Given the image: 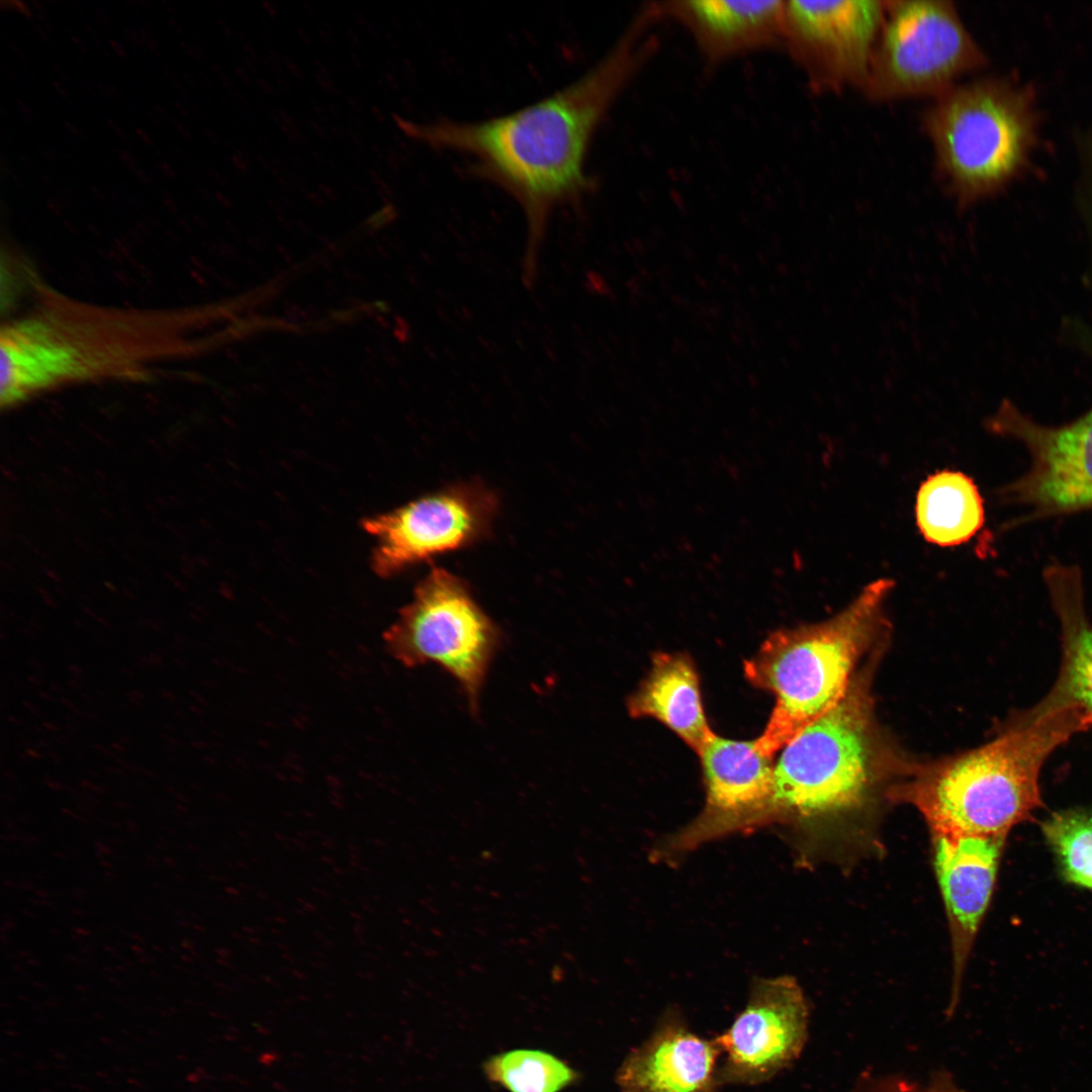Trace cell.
I'll return each mask as SVG.
<instances>
[{
  "instance_id": "3957f363",
  "label": "cell",
  "mask_w": 1092,
  "mask_h": 1092,
  "mask_svg": "<svg viewBox=\"0 0 1092 1092\" xmlns=\"http://www.w3.org/2000/svg\"><path fill=\"white\" fill-rule=\"evenodd\" d=\"M1091 727L1092 718L1073 708L1025 723L1006 720L983 745L913 762L888 798L914 806L930 832L1005 837L1042 806L1039 775L1049 756Z\"/></svg>"
},
{
  "instance_id": "603a6c76",
  "label": "cell",
  "mask_w": 1092,
  "mask_h": 1092,
  "mask_svg": "<svg viewBox=\"0 0 1092 1092\" xmlns=\"http://www.w3.org/2000/svg\"><path fill=\"white\" fill-rule=\"evenodd\" d=\"M929 1092H961L946 1079H939L934 1083Z\"/></svg>"
},
{
  "instance_id": "52a82bcc",
  "label": "cell",
  "mask_w": 1092,
  "mask_h": 1092,
  "mask_svg": "<svg viewBox=\"0 0 1092 1092\" xmlns=\"http://www.w3.org/2000/svg\"><path fill=\"white\" fill-rule=\"evenodd\" d=\"M986 65L952 2L887 1L862 91L875 101L936 97Z\"/></svg>"
},
{
  "instance_id": "ffe728a7",
  "label": "cell",
  "mask_w": 1092,
  "mask_h": 1092,
  "mask_svg": "<svg viewBox=\"0 0 1092 1092\" xmlns=\"http://www.w3.org/2000/svg\"><path fill=\"white\" fill-rule=\"evenodd\" d=\"M486 1078L509 1092H561L579 1074L551 1053L515 1049L491 1056L483 1063Z\"/></svg>"
},
{
  "instance_id": "9a60e30c",
  "label": "cell",
  "mask_w": 1092,
  "mask_h": 1092,
  "mask_svg": "<svg viewBox=\"0 0 1092 1092\" xmlns=\"http://www.w3.org/2000/svg\"><path fill=\"white\" fill-rule=\"evenodd\" d=\"M721 1056L715 1038L694 1032L681 1013L670 1008L625 1057L615 1082L620 1092H719Z\"/></svg>"
},
{
  "instance_id": "8992f818",
  "label": "cell",
  "mask_w": 1092,
  "mask_h": 1092,
  "mask_svg": "<svg viewBox=\"0 0 1092 1092\" xmlns=\"http://www.w3.org/2000/svg\"><path fill=\"white\" fill-rule=\"evenodd\" d=\"M1039 127L1034 89L1005 77L958 83L934 97L923 117L938 177L963 209L1023 175Z\"/></svg>"
},
{
  "instance_id": "30bf717a",
  "label": "cell",
  "mask_w": 1092,
  "mask_h": 1092,
  "mask_svg": "<svg viewBox=\"0 0 1092 1092\" xmlns=\"http://www.w3.org/2000/svg\"><path fill=\"white\" fill-rule=\"evenodd\" d=\"M887 1H785L783 44L813 89L862 90Z\"/></svg>"
},
{
  "instance_id": "9c48e42d",
  "label": "cell",
  "mask_w": 1092,
  "mask_h": 1092,
  "mask_svg": "<svg viewBox=\"0 0 1092 1092\" xmlns=\"http://www.w3.org/2000/svg\"><path fill=\"white\" fill-rule=\"evenodd\" d=\"M992 432L1018 440L1030 463L1001 495L1027 508L1025 521L1092 509V407L1063 426L1041 425L1004 399L987 421Z\"/></svg>"
},
{
  "instance_id": "7402d4cb",
  "label": "cell",
  "mask_w": 1092,
  "mask_h": 1092,
  "mask_svg": "<svg viewBox=\"0 0 1092 1092\" xmlns=\"http://www.w3.org/2000/svg\"><path fill=\"white\" fill-rule=\"evenodd\" d=\"M1086 154L1085 186L1089 210L1092 217V143L1088 145Z\"/></svg>"
},
{
  "instance_id": "44dd1931",
  "label": "cell",
  "mask_w": 1092,
  "mask_h": 1092,
  "mask_svg": "<svg viewBox=\"0 0 1092 1092\" xmlns=\"http://www.w3.org/2000/svg\"><path fill=\"white\" fill-rule=\"evenodd\" d=\"M1042 832L1065 880L1092 889V809L1056 812Z\"/></svg>"
},
{
  "instance_id": "e0dca14e",
  "label": "cell",
  "mask_w": 1092,
  "mask_h": 1092,
  "mask_svg": "<svg viewBox=\"0 0 1092 1092\" xmlns=\"http://www.w3.org/2000/svg\"><path fill=\"white\" fill-rule=\"evenodd\" d=\"M627 707L634 718L659 720L697 753L713 733L702 707L698 673L686 654L656 653Z\"/></svg>"
},
{
  "instance_id": "7c38bea8",
  "label": "cell",
  "mask_w": 1092,
  "mask_h": 1092,
  "mask_svg": "<svg viewBox=\"0 0 1092 1092\" xmlns=\"http://www.w3.org/2000/svg\"><path fill=\"white\" fill-rule=\"evenodd\" d=\"M698 754L707 793L705 807L689 825L652 849L655 860H672L708 841L764 825L772 757L764 755L755 740H731L714 733Z\"/></svg>"
},
{
  "instance_id": "6da1fadb",
  "label": "cell",
  "mask_w": 1092,
  "mask_h": 1092,
  "mask_svg": "<svg viewBox=\"0 0 1092 1092\" xmlns=\"http://www.w3.org/2000/svg\"><path fill=\"white\" fill-rule=\"evenodd\" d=\"M649 7L631 20L593 67L563 88L518 110L477 121L395 117L402 132L432 149L462 154L467 171L500 187L526 221L522 279L537 281L555 210L576 206L594 188L586 160L594 136L623 89L657 49Z\"/></svg>"
},
{
  "instance_id": "d6986e66",
  "label": "cell",
  "mask_w": 1092,
  "mask_h": 1092,
  "mask_svg": "<svg viewBox=\"0 0 1092 1092\" xmlns=\"http://www.w3.org/2000/svg\"><path fill=\"white\" fill-rule=\"evenodd\" d=\"M1063 657L1058 677L1036 705L1010 719L1025 723L1054 711L1073 708L1092 718V625L1085 611L1061 621Z\"/></svg>"
},
{
  "instance_id": "8fae6325",
  "label": "cell",
  "mask_w": 1092,
  "mask_h": 1092,
  "mask_svg": "<svg viewBox=\"0 0 1092 1092\" xmlns=\"http://www.w3.org/2000/svg\"><path fill=\"white\" fill-rule=\"evenodd\" d=\"M496 498L483 485H451L393 512L365 520L377 542L372 565L389 576L417 562L476 542L491 526Z\"/></svg>"
},
{
  "instance_id": "5bb4252c",
  "label": "cell",
  "mask_w": 1092,
  "mask_h": 1092,
  "mask_svg": "<svg viewBox=\"0 0 1092 1092\" xmlns=\"http://www.w3.org/2000/svg\"><path fill=\"white\" fill-rule=\"evenodd\" d=\"M930 833L933 867L951 940L953 1006L976 933L991 899L1005 837Z\"/></svg>"
},
{
  "instance_id": "277c9868",
  "label": "cell",
  "mask_w": 1092,
  "mask_h": 1092,
  "mask_svg": "<svg viewBox=\"0 0 1092 1092\" xmlns=\"http://www.w3.org/2000/svg\"><path fill=\"white\" fill-rule=\"evenodd\" d=\"M883 649L853 676L841 701L785 745L774 767L764 825L809 824L864 809L909 771L882 729L873 678Z\"/></svg>"
},
{
  "instance_id": "5b68a950",
  "label": "cell",
  "mask_w": 1092,
  "mask_h": 1092,
  "mask_svg": "<svg viewBox=\"0 0 1092 1092\" xmlns=\"http://www.w3.org/2000/svg\"><path fill=\"white\" fill-rule=\"evenodd\" d=\"M892 582L869 584L843 611L821 623L771 633L744 663L746 678L776 698L763 733L755 739L767 756L834 708L858 664L884 648V603Z\"/></svg>"
},
{
  "instance_id": "ac0fdd59",
  "label": "cell",
  "mask_w": 1092,
  "mask_h": 1092,
  "mask_svg": "<svg viewBox=\"0 0 1092 1092\" xmlns=\"http://www.w3.org/2000/svg\"><path fill=\"white\" fill-rule=\"evenodd\" d=\"M916 516L928 541L953 545L969 540L980 530L984 509L979 491L969 477L943 471L920 487Z\"/></svg>"
},
{
  "instance_id": "2e32d148",
  "label": "cell",
  "mask_w": 1092,
  "mask_h": 1092,
  "mask_svg": "<svg viewBox=\"0 0 1092 1092\" xmlns=\"http://www.w3.org/2000/svg\"><path fill=\"white\" fill-rule=\"evenodd\" d=\"M660 17L680 24L710 64L783 44L785 1L654 2Z\"/></svg>"
},
{
  "instance_id": "4fadbf2b",
  "label": "cell",
  "mask_w": 1092,
  "mask_h": 1092,
  "mask_svg": "<svg viewBox=\"0 0 1092 1092\" xmlns=\"http://www.w3.org/2000/svg\"><path fill=\"white\" fill-rule=\"evenodd\" d=\"M808 1022V1004L794 978L754 980L744 1009L714 1037L722 1053L721 1086H755L772 1079L800 1057Z\"/></svg>"
},
{
  "instance_id": "ba28073f",
  "label": "cell",
  "mask_w": 1092,
  "mask_h": 1092,
  "mask_svg": "<svg viewBox=\"0 0 1092 1092\" xmlns=\"http://www.w3.org/2000/svg\"><path fill=\"white\" fill-rule=\"evenodd\" d=\"M500 640L499 629L468 586L442 568L420 581L384 634L388 653L404 666L435 663L453 676L473 714Z\"/></svg>"
},
{
  "instance_id": "7a4b0ae2",
  "label": "cell",
  "mask_w": 1092,
  "mask_h": 1092,
  "mask_svg": "<svg viewBox=\"0 0 1092 1092\" xmlns=\"http://www.w3.org/2000/svg\"><path fill=\"white\" fill-rule=\"evenodd\" d=\"M29 300L0 328V404L101 382H145L160 366L219 343V304L117 306L75 298L27 275Z\"/></svg>"
}]
</instances>
